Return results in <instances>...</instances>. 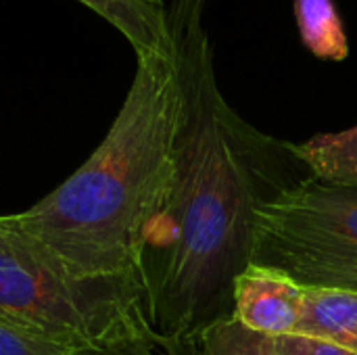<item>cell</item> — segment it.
<instances>
[{
	"label": "cell",
	"instance_id": "obj_1",
	"mask_svg": "<svg viewBox=\"0 0 357 355\" xmlns=\"http://www.w3.org/2000/svg\"><path fill=\"white\" fill-rule=\"evenodd\" d=\"M180 82L174 165L136 257L146 326L165 355H195L199 337L234 316V280L251 264L255 213L314 176L245 121L218 88L205 0H169Z\"/></svg>",
	"mask_w": 357,
	"mask_h": 355
},
{
	"label": "cell",
	"instance_id": "obj_2",
	"mask_svg": "<svg viewBox=\"0 0 357 355\" xmlns=\"http://www.w3.org/2000/svg\"><path fill=\"white\" fill-rule=\"evenodd\" d=\"M180 82L169 52L136 54V73L107 136L59 188L8 220L73 272L132 276L140 234L174 165Z\"/></svg>",
	"mask_w": 357,
	"mask_h": 355
},
{
	"label": "cell",
	"instance_id": "obj_3",
	"mask_svg": "<svg viewBox=\"0 0 357 355\" xmlns=\"http://www.w3.org/2000/svg\"><path fill=\"white\" fill-rule=\"evenodd\" d=\"M0 316L73 352L153 339L136 278L77 274L8 216L0 218Z\"/></svg>",
	"mask_w": 357,
	"mask_h": 355
},
{
	"label": "cell",
	"instance_id": "obj_4",
	"mask_svg": "<svg viewBox=\"0 0 357 355\" xmlns=\"http://www.w3.org/2000/svg\"><path fill=\"white\" fill-rule=\"evenodd\" d=\"M251 264L305 289L357 291V188L310 176L261 205Z\"/></svg>",
	"mask_w": 357,
	"mask_h": 355
},
{
	"label": "cell",
	"instance_id": "obj_5",
	"mask_svg": "<svg viewBox=\"0 0 357 355\" xmlns=\"http://www.w3.org/2000/svg\"><path fill=\"white\" fill-rule=\"evenodd\" d=\"M305 287L280 270L249 264L234 280V318L247 328L270 337L293 335Z\"/></svg>",
	"mask_w": 357,
	"mask_h": 355
},
{
	"label": "cell",
	"instance_id": "obj_6",
	"mask_svg": "<svg viewBox=\"0 0 357 355\" xmlns=\"http://www.w3.org/2000/svg\"><path fill=\"white\" fill-rule=\"evenodd\" d=\"M109 21L132 44L136 54L169 52L167 4L163 0H77Z\"/></svg>",
	"mask_w": 357,
	"mask_h": 355
},
{
	"label": "cell",
	"instance_id": "obj_7",
	"mask_svg": "<svg viewBox=\"0 0 357 355\" xmlns=\"http://www.w3.org/2000/svg\"><path fill=\"white\" fill-rule=\"evenodd\" d=\"M293 335L322 339L357 354V291L305 289Z\"/></svg>",
	"mask_w": 357,
	"mask_h": 355
},
{
	"label": "cell",
	"instance_id": "obj_8",
	"mask_svg": "<svg viewBox=\"0 0 357 355\" xmlns=\"http://www.w3.org/2000/svg\"><path fill=\"white\" fill-rule=\"evenodd\" d=\"M291 149L316 178L357 188V126L335 134H318L299 144L291 142Z\"/></svg>",
	"mask_w": 357,
	"mask_h": 355
},
{
	"label": "cell",
	"instance_id": "obj_9",
	"mask_svg": "<svg viewBox=\"0 0 357 355\" xmlns=\"http://www.w3.org/2000/svg\"><path fill=\"white\" fill-rule=\"evenodd\" d=\"M295 15L303 44L320 59L345 61L349 42L333 0H295Z\"/></svg>",
	"mask_w": 357,
	"mask_h": 355
},
{
	"label": "cell",
	"instance_id": "obj_10",
	"mask_svg": "<svg viewBox=\"0 0 357 355\" xmlns=\"http://www.w3.org/2000/svg\"><path fill=\"white\" fill-rule=\"evenodd\" d=\"M195 355H278L276 337L247 328L234 316L209 326L197 343Z\"/></svg>",
	"mask_w": 357,
	"mask_h": 355
},
{
	"label": "cell",
	"instance_id": "obj_11",
	"mask_svg": "<svg viewBox=\"0 0 357 355\" xmlns=\"http://www.w3.org/2000/svg\"><path fill=\"white\" fill-rule=\"evenodd\" d=\"M73 349L0 316V355H71Z\"/></svg>",
	"mask_w": 357,
	"mask_h": 355
},
{
	"label": "cell",
	"instance_id": "obj_12",
	"mask_svg": "<svg viewBox=\"0 0 357 355\" xmlns=\"http://www.w3.org/2000/svg\"><path fill=\"white\" fill-rule=\"evenodd\" d=\"M276 354L278 355H357L333 345L322 339L305 337V335H282L276 337Z\"/></svg>",
	"mask_w": 357,
	"mask_h": 355
},
{
	"label": "cell",
	"instance_id": "obj_13",
	"mask_svg": "<svg viewBox=\"0 0 357 355\" xmlns=\"http://www.w3.org/2000/svg\"><path fill=\"white\" fill-rule=\"evenodd\" d=\"M157 343L151 337H130L100 347L75 349L71 355H159Z\"/></svg>",
	"mask_w": 357,
	"mask_h": 355
}]
</instances>
